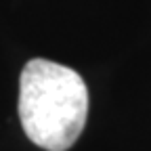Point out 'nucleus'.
I'll return each instance as SVG.
<instances>
[{"label":"nucleus","instance_id":"obj_1","mask_svg":"<svg viewBox=\"0 0 151 151\" xmlns=\"http://www.w3.org/2000/svg\"><path fill=\"white\" fill-rule=\"evenodd\" d=\"M88 90L78 71L46 59L25 63L19 78V120L46 151H67L86 126Z\"/></svg>","mask_w":151,"mask_h":151}]
</instances>
